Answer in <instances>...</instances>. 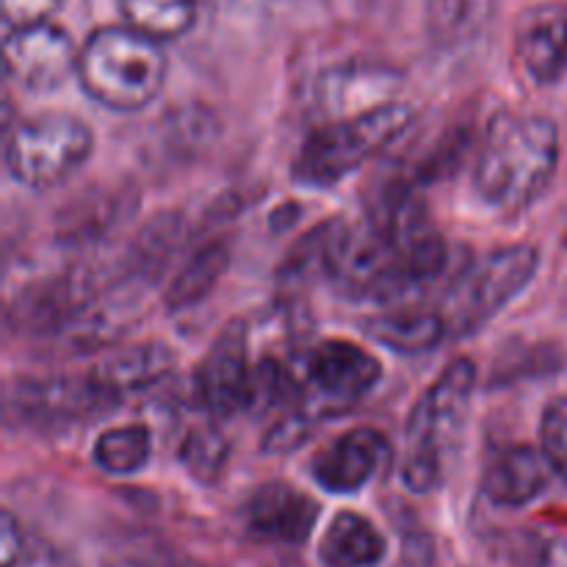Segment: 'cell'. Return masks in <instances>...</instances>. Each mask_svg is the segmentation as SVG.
<instances>
[{
  "instance_id": "1",
  "label": "cell",
  "mask_w": 567,
  "mask_h": 567,
  "mask_svg": "<svg viewBox=\"0 0 567 567\" xmlns=\"http://www.w3.org/2000/svg\"><path fill=\"white\" fill-rule=\"evenodd\" d=\"M559 166V131L548 116L498 111L482 136L474 188L487 208L524 214L554 183Z\"/></svg>"
},
{
  "instance_id": "2",
  "label": "cell",
  "mask_w": 567,
  "mask_h": 567,
  "mask_svg": "<svg viewBox=\"0 0 567 567\" xmlns=\"http://www.w3.org/2000/svg\"><path fill=\"white\" fill-rule=\"evenodd\" d=\"M476 391V365L454 358L413 404L404 426L402 482L413 493H432L446 476V463L465 426Z\"/></svg>"
},
{
  "instance_id": "3",
  "label": "cell",
  "mask_w": 567,
  "mask_h": 567,
  "mask_svg": "<svg viewBox=\"0 0 567 567\" xmlns=\"http://www.w3.org/2000/svg\"><path fill=\"white\" fill-rule=\"evenodd\" d=\"M78 81L105 109L142 111L166 81L164 48L127 25L97 28L78 55Z\"/></svg>"
},
{
  "instance_id": "4",
  "label": "cell",
  "mask_w": 567,
  "mask_h": 567,
  "mask_svg": "<svg viewBox=\"0 0 567 567\" xmlns=\"http://www.w3.org/2000/svg\"><path fill=\"white\" fill-rule=\"evenodd\" d=\"M413 109L393 100L363 114H349L316 127L299 147L293 181L310 188H330L347 181L365 161L391 147L413 125Z\"/></svg>"
},
{
  "instance_id": "5",
  "label": "cell",
  "mask_w": 567,
  "mask_h": 567,
  "mask_svg": "<svg viewBox=\"0 0 567 567\" xmlns=\"http://www.w3.org/2000/svg\"><path fill=\"white\" fill-rule=\"evenodd\" d=\"M540 269V252L532 244L491 249L465 266L443 293L441 319L449 336L468 338L496 319L520 297Z\"/></svg>"
},
{
  "instance_id": "6",
  "label": "cell",
  "mask_w": 567,
  "mask_h": 567,
  "mask_svg": "<svg viewBox=\"0 0 567 567\" xmlns=\"http://www.w3.org/2000/svg\"><path fill=\"white\" fill-rule=\"evenodd\" d=\"M92 127L70 114H39L22 120L6 136L3 164L14 183L50 192L70 181L92 158Z\"/></svg>"
},
{
  "instance_id": "7",
  "label": "cell",
  "mask_w": 567,
  "mask_h": 567,
  "mask_svg": "<svg viewBox=\"0 0 567 567\" xmlns=\"http://www.w3.org/2000/svg\"><path fill=\"white\" fill-rule=\"evenodd\" d=\"M116 404L120 402L100 385L97 377L86 371L78 377L20 380L6 396V413L25 426L53 430L100 419Z\"/></svg>"
},
{
  "instance_id": "8",
  "label": "cell",
  "mask_w": 567,
  "mask_h": 567,
  "mask_svg": "<svg viewBox=\"0 0 567 567\" xmlns=\"http://www.w3.org/2000/svg\"><path fill=\"white\" fill-rule=\"evenodd\" d=\"M380 374V360L369 349L343 338L321 341L305 358V399L324 410H347L374 391Z\"/></svg>"
},
{
  "instance_id": "9",
  "label": "cell",
  "mask_w": 567,
  "mask_h": 567,
  "mask_svg": "<svg viewBox=\"0 0 567 567\" xmlns=\"http://www.w3.org/2000/svg\"><path fill=\"white\" fill-rule=\"evenodd\" d=\"M78 55L70 33L55 22L9 28L3 39L6 75L31 94H50L78 75Z\"/></svg>"
},
{
  "instance_id": "10",
  "label": "cell",
  "mask_w": 567,
  "mask_h": 567,
  "mask_svg": "<svg viewBox=\"0 0 567 567\" xmlns=\"http://www.w3.org/2000/svg\"><path fill=\"white\" fill-rule=\"evenodd\" d=\"M249 382V327L244 319H230L210 341L203 363L194 374V391L210 419H233L247 413Z\"/></svg>"
},
{
  "instance_id": "11",
  "label": "cell",
  "mask_w": 567,
  "mask_h": 567,
  "mask_svg": "<svg viewBox=\"0 0 567 567\" xmlns=\"http://www.w3.org/2000/svg\"><path fill=\"white\" fill-rule=\"evenodd\" d=\"M241 520L252 540L302 546L316 529L319 504L291 482H264L244 502Z\"/></svg>"
},
{
  "instance_id": "12",
  "label": "cell",
  "mask_w": 567,
  "mask_h": 567,
  "mask_svg": "<svg viewBox=\"0 0 567 567\" xmlns=\"http://www.w3.org/2000/svg\"><path fill=\"white\" fill-rule=\"evenodd\" d=\"M515 70L532 86H551L567 70V6L537 3L515 22Z\"/></svg>"
},
{
  "instance_id": "13",
  "label": "cell",
  "mask_w": 567,
  "mask_h": 567,
  "mask_svg": "<svg viewBox=\"0 0 567 567\" xmlns=\"http://www.w3.org/2000/svg\"><path fill=\"white\" fill-rule=\"evenodd\" d=\"M388 454L391 446L382 432H377L374 426H354L319 449L310 465V476L321 491L347 496L363 491L374 480Z\"/></svg>"
},
{
  "instance_id": "14",
  "label": "cell",
  "mask_w": 567,
  "mask_h": 567,
  "mask_svg": "<svg viewBox=\"0 0 567 567\" xmlns=\"http://www.w3.org/2000/svg\"><path fill=\"white\" fill-rule=\"evenodd\" d=\"M548 482H551V468L540 449L515 443L493 454L485 468L482 491L496 507L520 509L537 502L548 491Z\"/></svg>"
},
{
  "instance_id": "15",
  "label": "cell",
  "mask_w": 567,
  "mask_h": 567,
  "mask_svg": "<svg viewBox=\"0 0 567 567\" xmlns=\"http://www.w3.org/2000/svg\"><path fill=\"white\" fill-rule=\"evenodd\" d=\"M352 238V227L343 219H327L305 233L288 255L282 258L277 280L282 291L293 293L297 288L310 286L316 280H336V271L341 266L347 244Z\"/></svg>"
},
{
  "instance_id": "16",
  "label": "cell",
  "mask_w": 567,
  "mask_h": 567,
  "mask_svg": "<svg viewBox=\"0 0 567 567\" xmlns=\"http://www.w3.org/2000/svg\"><path fill=\"white\" fill-rule=\"evenodd\" d=\"M92 282L83 275H64L42 282L25 297L20 293L11 316L28 332H55L66 324H78L92 305Z\"/></svg>"
},
{
  "instance_id": "17",
  "label": "cell",
  "mask_w": 567,
  "mask_h": 567,
  "mask_svg": "<svg viewBox=\"0 0 567 567\" xmlns=\"http://www.w3.org/2000/svg\"><path fill=\"white\" fill-rule=\"evenodd\" d=\"M175 371V354L164 343H136V347L116 349L109 352L97 365L92 369V374L97 377L100 385L116 399V402H125L127 396H136V393L150 391L158 382H164L166 377Z\"/></svg>"
},
{
  "instance_id": "18",
  "label": "cell",
  "mask_w": 567,
  "mask_h": 567,
  "mask_svg": "<svg viewBox=\"0 0 567 567\" xmlns=\"http://www.w3.org/2000/svg\"><path fill=\"white\" fill-rule=\"evenodd\" d=\"M388 543L382 532L360 513H338L319 540L324 567H377L385 559Z\"/></svg>"
},
{
  "instance_id": "19",
  "label": "cell",
  "mask_w": 567,
  "mask_h": 567,
  "mask_svg": "<svg viewBox=\"0 0 567 567\" xmlns=\"http://www.w3.org/2000/svg\"><path fill=\"white\" fill-rule=\"evenodd\" d=\"M365 336L396 354H430L446 341L449 330L437 310H396L365 321Z\"/></svg>"
},
{
  "instance_id": "20",
  "label": "cell",
  "mask_w": 567,
  "mask_h": 567,
  "mask_svg": "<svg viewBox=\"0 0 567 567\" xmlns=\"http://www.w3.org/2000/svg\"><path fill=\"white\" fill-rule=\"evenodd\" d=\"M399 75L388 66L352 64L343 70L330 72L321 83L324 103L336 111H349L354 105L358 114L377 109V105L393 103L391 92L396 89Z\"/></svg>"
},
{
  "instance_id": "21",
  "label": "cell",
  "mask_w": 567,
  "mask_h": 567,
  "mask_svg": "<svg viewBox=\"0 0 567 567\" xmlns=\"http://www.w3.org/2000/svg\"><path fill=\"white\" fill-rule=\"evenodd\" d=\"M227 266H230V244L210 241L199 247L183 264V269L172 277L169 288H166V308L188 310L197 302H203L214 291L216 282L225 277Z\"/></svg>"
},
{
  "instance_id": "22",
  "label": "cell",
  "mask_w": 567,
  "mask_h": 567,
  "mask_svg": "<svg viewBox=\"0 0 567 567\" xmlns=\"http://www.w3.org/2000/svg\"><path fill=\"white\" fill-rule=\"evenodd\" d=\"M197 9L199 0H120L125 25L158 44L192 31Z\"/></svg>"
},
{
  "instance_id": "23",
  "label": "cell",
  "mask_w": 567,
  "mask_h": 567,
  "mask_svg": "<svg viewBox=\"0 0 567 567\" xmlns=\"http://www.w3.org/2000/svg\"><path fill=\"white\" fill-rule=\"evenodd\" d=\"M153 457V435L144 424L111 426L94 441L92 460L111 476H133L147 468Z\"/></svg>"
},
{
  "instance_id": "24",
  "label": "cell",
  "mask_w": 567,
  "mask_h": 567,
  "mask_svg": "<svg viewBox=\"0 0 567 567\" xmlns=\"http://www.w3.org/2000/svg\"><path fill=\"white\" fill-rule=\"evenodd\" d=\"M496 0H426V31L437 48H460L480 33Z\"/></svg>"
},
{
  "instance_id": "25",
  "label": "cell",
  "mask_w": 567,
  "mask_h": 567,
  "mask_svg": "<svg viewBox=\"0 0 567 567\" xmlns=\"http://www.w3.org/2000/svg\"><path fill=\"white\" fill-rule=\"evenodd\" d=\"M177 460L199 485H216L219 476L225 474L227 460H230V443L221 435L219 426L214 421L192 426L183 435L181 449H177Z\"/></svg>"
},
{
  "instance_id": "26",
  "label": "cell",
  "mask_w": 567,
  "mask_h": 567,
  "mask_svg": "<svg viewBox=\"0 0 567 567\" xmlns=\"http://www.w3.org/2000/svg\"><path fill=\"white\" fill-rule=\"evenodd\" d=\"M540 452L551 474L567 485V396L554 399L540 419Z\"/></svg>"
},
{
  "instance_id": "27",
  "label": "cell",
  "mask_w": 567,
  "mask_h": 567,
  "mask_svg": "<svg viewBox=\"0 0 567 567\" xmlns=\"http://www.w3.org/2000/svg\"><path fill=\"white\" fill-rule=\"evenodd\" d=\"M310 430H313V413L308 408L282 413L264 435V449L271 454L293 452V449H299L308 441Z\"/></svg>"
},
{
  "instance_id": "28",
  "label": "cell",
  "mask_w": 567,
  "mask_h": 567,
  "mask_svg": "<svg viewBox=\"0 0 567 567\" xmlns=\"http://www.w3.org/2000/svg\"><path fill=\"white\" fill-rule=\"evenodd\" d=\"M64 0H0L3 6L6 31L9 28L33 25V22H48Z\"/></svg>"
},
{
  "instance_id": "29",
  "label": "cell",
  "mask_w": 567,
  "mask_h": 567,
  "mask_svg": "<svg viewBox=\"0 0 567 567\" xmlns=\"http://www.w3.org/2000/svg\"><path fill=\"white\" fill-rule=\"evenodd\" d=\"M25 551L28 546L22 526L17 524L14 513L3 509V518H0V567H14Z\"/></svg>"
},
{
  "instance_id": "30",
  "label": "cell",
  "mask_w": 567,
  "mask_h": 567,
  "mask_svg": "<svg viewBox=\"0 0 567 567\" xmlns=\"http://www.w3.org/2000/svg\"><path fill=\"white\" fill-rule=\"evenodd\" d=\"M14 567H66L61 554L50 546H33L22 554V559Z\"/></svg>"
},
{
  "instance_id": "31",
  "label": "cell",
  "mask_w": 567,
  "mask_h": 567,
  "mask_svg": "<svg viewBox=\"0 0 567 567\" xmlns=\"http://www.w3.org/2000/svg\"><path fill=\"white\" fill-rule=\"evenodd\" d=\"M540 567H567V532L546 543L540 554Z\"/></svg>"
},
{
  "instance_id": "32",
  "label": "cell",
  "mask_w": 567,
  "mask_h": 567,
  "mask_svg": "<svg viewBox=\"0 0 567 567\" xmlns=\"http://www.w3.org/2000/svg\"><path fill=\"white\" fill-rule=\"evenodd\" d=\"M114 567H138V565H114Z\"/></svg>"
},
{
  "instance_id": "33",
  "label": "cell",
  "mask_w": 567,
  "mask_h": 567,
  "mask_svg": "<svg viewBox=\"0 0 567 567\" xmlns=\"http://www.w3.org/2000/svg\"><path fill=\"white\" fill-rule=\"evenodd\" d=\"M565 247H567V233H565Z\"/></svg>"
}]
</instances>
